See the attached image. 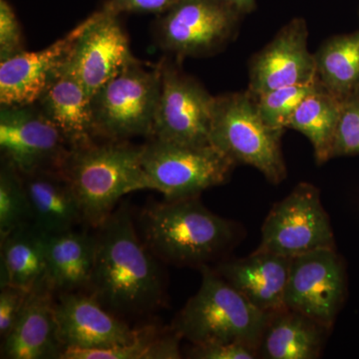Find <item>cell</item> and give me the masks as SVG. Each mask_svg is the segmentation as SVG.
<instances>
[{
	"label": "cell",
	"instance_id": "6da1fadb",
	"mask_svg": "<svg viewBox=\"0 0 359 359\" xmlns=\"http://www.w3.org/2000/svg\"><path fill=\"white\" fill-rule=\"evenodd\" d=\"M95 230L90 294L123 320L159 308L164 299L162 273L154 255L139 237L127 203Z\"/></svg>",
	"mask_w": 359,
	"mask_h": 359
},
{
	"label": "cell",
	"instance_id": "7a4b0ae2",
	"mask_svg": "<svg viewBox=\"0 0 359 359\" xmlns=\"http://www.w3.org/2000/svg\"><path fill=\"white\" fill-rule=\"evenodd\" d=\"M145 245L155 257L178 266H207L237 238V226L203 205L199 197L166 200L141 214Z\"/></svg>",
	"mask_w": 359,
	"mask_h": 359
},
{
	"label": "cell",
	"instance_id": "3957f363",
	"mask_svg": "<svg viewBox=\"0 0 359 359\" xmlns=\"http://www.w3.org/2000/svg\"><path fill=\"white\" fill-rule=\"evenodd\" d=\"M101 141L71 149L59 169L79 201L84 223L93 229L109 218L125 195L151 190L142 167V146Z\"/></svg>",
	"mask_w": 359,
	"mask_h": 359
},
{
	"label": "cell",
	"instance_id": "277c9868",
	"mask_svg": "<svg viewBox=\"0 0 359 359\" xmlns=\"http://www.w3.org/2000/svg\"><path fill=\"white\" fill-rule=\"evenodd\" d=\"M201 273L199 290L180 311L172 330L192 346L237 341L257 348L269 313L252 306L208 264Z\"/></svg>",
	"mask_w": 359,
	"mask_h": 359
},
{
	"label": "cell",
	"instance_id": "5b68a950",
	"mask_svg": "<svg viewBox=\"0 0 359 359\" xmlns=\"http://www.w3.org/2000/svg\"><path fill=\"white\" fill-rule=\"evenodd\" d=\"M283 134L264 121L249 90L215 96L210 143L233 164L256 168L273 184L287 177Z\"/></svg>",
	"mask_w": 359,
	"mask_h": 359
},
{
	"label": "cell",
	"instance_id": "8992f818",
	"mask_svg": "<svg viewBox=\"0 0 359 359\" xmlns=\"http://www.w3.org/2000/svg\"><path fill=\"white\" fill-rule=\"evenodd\" d=\"M162 68L142 65L134 58L92 96V111L98 140L128 141L151 138Z\"/></svg>",
	"mask_w": 359,
	"mask_h": 359
},
{
	"label": "cell",
	"instance_id": "52a82bcc",
	"mask_svg": "<svg viewBox=\"0 0 359 359\" xmlns=\"http://www.w3.org/2000/svg\"><path fill=\"white\" fill-rule=\"evenodd\" d=\"M141 163L151 190L166 200L199 197L226 183L236 166L212 144L187 145L157 138L142 145Z\"/></svg>",
	"mask_w": 359,
	"mask_h": 359
},
{
	"label": "cell",
	"instance_id": "ba28073f",
	"mask_svg": "<svg viewBox=\"0 0 359 359\" xmlns=\"http://www.w3.org/2000/svg\"><path fill=\"white\" fill-rule=\"evenodd\" d=\"M242 15L224 0H181L159 14L156 42L179 59L211 55L237 34Z\"/></svg>",
	"mask_w": 359,
	"mask_h": 359
},
{
	"label": "cell",
	"instance_id": "9c48e42d",
	"mask_svg": "<svg viewBox=\"0 0 359 359\" xmlns=\"http://www.w3.org/2000/svg\"><path fill=\"white\" fill-rule=\"evenodd\" d=\"M323 249H334V236L320 191L311 184H299L271 208L257 250L292 259Z\"/></svg>",
	"mask_w": 359,
	"mask_h": 359
},
{
	"label": "cell",
	"instance_id": "30bf717a",
	"mask_svg": "<svg viewBox=\"0 0 359 359\" xmlns=\"http://www.w3.org/2000/svg\"><path fill=\"white\" fill-rule=\"evenodd\" d=\"M161 68L162 84L151 138L187 145L211 144L215 96L175 63L163 61Z\"/></svg>",
	"mask_w": 359,
	"mask_h": 359
},
{
	"label": "cell",
	"instance_id": "8fae6325",
	"mask_svg": "<svg viewBox=\"0 0 359 359\" xmlns=\"http://www.w3.org/2000/svg\"><path fill=\"white\" fill-rule=\"evenodd\" d=\"M0 149L20 174L59 170L71 147L37 104L1 106Z\"/></svg>",
	"mask_w": 359,
	"mask_h": 359
},
{
	"label": "cell",
	"instance_id": "7c38bea8",
	"mask_svg": "<svg viewBox=\"0 0 359 359\" xmlns=\"http://www.w3.org/2000/svg\"><path fill=\"white\" fill-rule=\"evenodd\" d=\"M346 292V269L334 249L292 257L285 308L332 328Z\"/></svg>",
	"mask_w": 359,
	"mask_h": 359
},
{
	"label": "cell",
	"instance_id": "4fadbf2b",
	"mask_svg": "<svg viewBox=\"0 0 359 359\" xmlns=\"http://www.w3.org/2000/svg\"><path fill=\"white\" fill-rule=\"evenodd\" d=\"M118 16L102 8L85 20L63 66L91 97L135 58Z\"/></svg>",
	"mask_w": 359,
	"mask_h": 359
},
{
	"label": "cell",
	"instance_id": "5bb4252c",
	"mask_svg": "<svg viewBox=\"0 0 359 359\" xmlns=\"http://www.w3.org/2000/svg\"><path fill=\"white\" fill-rule=\"evenodd\" d=\"M55 318L65 349L108 348L132 341L141 332L104 308L89 292H59Z\"/></svg>",
	"mask_w": 359,
	"mask_h": 359
},
{
	"label": "cell",
	"instance_id": "9a60e30c",
	"mask_svg": "<svg viewBox=\"0 0 359 359\" xmlns=\"http://www.w3.org/2000/svg\"><path fill=\"white\" fill-rule=\"evenodd\" d=\"M306 20L294 18L283 26L250 63L249 91L255 95L318 79L314 54L308 46Z\"/></svg>",
	"mask_w": 359,
	"mask_h": 359
},
{
	"label": "cell",
	"instance_id": "2e32d148",
	"mask_svg": "<svg viewBox=\"0 0 359 359\" xmlns=\"http://www.w3.org/2000/svg\"><path fill=\"white\" fill-rule=\"evenodd\" d=\"M86 20L41 50L23 51L0 62V104L26 106L39 99L60 75Z\"/></svg>",
	"mask_w": 359,
	"mask_h": 359
},
{
	"label": "cell",
	"instance_id": "e0dca14e",
	"mask_svg": "<svg viewBox=\"0 0 359 359\" xmlns=\"http://www.w3.org/2000/svg\"><path fill=\"white\" fill-rule=\"evenodd\" d=\"M53 292L47 278L30 290L20 318L2 339V358H61L65 347L58 337Z\"/></svg>",
	"mask_w": 359,
	"mask_h": 359
},
{
	"label": "cell",
	"instance_id": "ac0fdd59",
	"mask_svg": "<svg viewBox=\"0 0 359 359\" xmlns=\"http://www.w3.org/2000/svg\"><path fill=\"white\" fill-rule=\"evenodd\" d=\"M292 259L256 250L243 259L223 262L214 269L252 306L273 313L285 308Z\"/></svg>",
	"mask_w": 359,
	"mask_h": 359
},
{
	"label": "cell",
	"instance_id": "d6986e66",
	"mask_svg": "<svg viewBox=\"0 0 359 359\" xmlns=\"http://www.w3.org/2000/svg\"><path fill=\"white\" fill-rule=\"evenodd\" d=\"M21 176L29 201L32 223L41 233H65L84 223L79 201L59 170H45Z\"/></svg>",
	"mask_w": 359,
	"mask_h": 359
},
{
	"label": "cell",
	"instance_id": "ffe728a7",
	"mask_svg": "<svg viewBox=\"0 0 359 359\" xmlns=\"http://www.w3.org/2000/svg\"><path fill=\"white\" fill-rule=\"evenodd\" d=\"M36 104L65 136L71 149L98 140L92 111V97L78 80L63 68L60 75Z\"/></svg>",
	"mask_w": 359,
	"mask_h": 359
},
{
	"label": "cell",
	"instance_id": "44dd1931",
	"mask_svg": "<svg viewBox=\"0 0 359 359\" xmlns=\"http://www.w3.org/2000/svg\"><path fill=\"white\" fill-rule=\"evenodd\" d=\"M330 328L292 309L269 313L257 346L259 358L316 359Z\"/></svg>",
	"mask_w": 359,
	"mask_h": 359
},
{
	"label": "cell",
	"instance_id": "7402d4cb",
	"mask_svg": "<svg viewBox=\"0 0 359 359\" xmlns=\"http://www.w3.org/2000/svg\"><path fill=\"white\" fill-rule=\"evenodd\" d=\"M43 236L46 278L54 292L89 290L95 264V233L72 230Z\"/></svg>",
	"mask_w": 359,
	"mask_h": 359
},
{
	"label": "cell",
	"instance_id": "603a6c76",
	"mask_svg": "<svg viewBox=\"0 0 359 359\" xmlns=\"http://www.w3.org/2000/svg\"><path fill=\"white\" fill-rule=\"evenodd\" d=\"M43 233L32 223L22 224L1 240L0 283L26 292L46 278Z\"/></svg>",
	"mask_w": 359,
	"mask_h": 359
},
{
	"label": "cell",
	"instance_id": "cb8c5ba5",
	"mask_svg": "<svg viewBox=\"0 0 359 359\" xmlns=\"http://www.w3.org/2000/svg\"><path fill=\"white\" fill-rule=\"evenodd\" d=\"M341 104L342 100L320 83L316 91L302 101L287 126L309 139L318 164L332 158Z\"/></svg>",
	"mask_w": 359,
	"mask_h": 359
},
{
	"label": "cell",
	"instance_id": "d4e9b609",
	"mask_svg": "<svg viewBox=\"0 0 359 359\" xmlns=\"http://www.w3.org/2000/svg\"><path fill=\"white\" fill-rule=\"evenodd\" d=\"M316 76L340 100L359 92V32L323 42L314 54Z\"/></svg>",
	"mask_w": 359,
	"mask_h": 359
},
{
	"label": "cell",
	"instance_id": "484cf974",
	"mask_svg": "<svg viewBox=\"0 0 359 359\" xmlns=\"http://www.w3.org/2000/svg\"><path fill=\"white\" fill-rule=\"evenodd\" d=\"M181 340L173 330L164 332L146 327L127 344L102 349L66 348L60 359H179Z\"/></svg>",
	"mask_w": 359,
	"mask_h": 359
},
{
	"label": "cell",
	"instance_id": "4316f807",
	"mask_svg": "<svg viewBox=\"0 0 359 359\" xmlns=\"http://www.w3.org/2000/svg\"><path fill=\"white\" fill-rule=\"evenodd\" d=\"M32 223V211L22 176L8 162L1 160L0 169V238L22 224Z\"/></svg>",
	"mask_w": 359,
	"mask_h": 359
},
{
	"label": "cell",
	"instance_id": "83f0119b",
	"mask_svg": "<svg viewBox=\"0 0 359 359\" xmlns=\"http://www.w3.org/2000/svg\"><path fill=\"white\" fill-rule=\"evenodd\" d=\"M320 80L290 85L256 96L257 108L264 121L271 128L287 129L290 119L302 101L320 87Z\"/></svg>",
	"mask_w": 359,
	"mask_h": 359
},
{
	"label": "cell",
	"instance_id": "f1b7e54d",
	"mask_svg": "<svg viewBox=\"0 0 359 359\" xmlns=\"http://www.w3.org/2000/svg\"><path fill=\"white\" fill-rule=\"evenodd\" d=\"M359 155V92L342 100L332 158Z\"/></svg>",
	"mask_w": 359,
	"mask_h": 359
},
{
	"label": "cell",
	"instance_id": "f546056e",
	"mask_svg": "<svg viewBox=\"0 0 359 359\" xmlns=\"http://www.w3.org/2000/svg\"><path fill=\"white\" fill-rule=\"evenodd\" d=\"M25 51L20 21L13 6L0 0V62Z\"/></svg>",
	"mask_w": 359,
	"mask_h": 359
},
{
	"label": "cell",
	"instance_id": "4dcf8cb0",
	"mask_svg": "<svg viewBox=\"0 0 359 359\" xmlns=\"http://www.w3.org/2000/svg\"><path fill=\"white\" fill-rule=\"evenodd\" d=\"M187 356L196 359H256L259 353L257 347L233 341L193 346Z\"/></svg>",
	"mask_w": 359,
	"mask_h": 359
},
{
	"label": "cell",
	"instance_id": "1f68e13d",
	"mask_svg": "<svg viewBox=\"0 0 359 359\" xmlns=\"http://www.w3.org/2000/svg\"><path fill=\"white\" fill-rule=\"evenodd\" d=\"M29 292L13 285L1 287L0 292V335L2 339L13 330Z\"/></svg>",
	"mask_w": 359,
	"mask_h": 359
},
{
	"label": "cell",
	"instance_id": "d6a6232c",
	"mask_svg": "<svg viewBox=\"0 0 359 359\" xmlns=\"http://www.w3.org/2000/svg\"><path fill=\"white\" fill-rule=\"evenodd\" d=\"M181 0H108L103 6L106 11L121 13H156L159 15Z\"/></svg>",
	"mask_w": 359,
	"mask_h": 359
},
{
	"label": "cell",
	"instance_id": "836d02e7",
	"mask_svg": "<svg viewBox=\"0 0 359 359\" xmlns=\"http://www.w3.org/2000/svg\"><path fill=\"white\" fill-rule=\"evenodd\" d=\"M238 9L241 13L247 14L256 8V0H224Z\"/></svg>",
	"mask_w": 359,
	"mask_h": 359
}]
</instances>
